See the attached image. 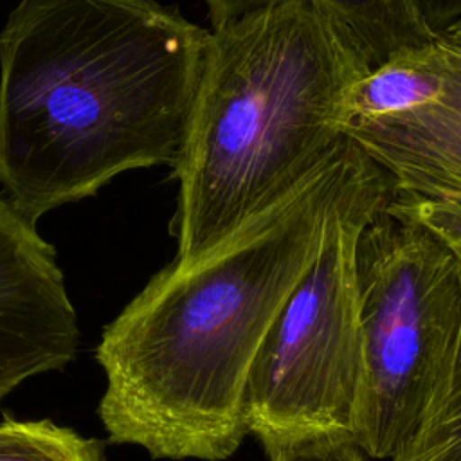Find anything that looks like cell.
<instances>
[{
	"instance_id": "cell-1",
	"label": "cell",
	"mask_w": 461,
	"mask_h": 461,
	"mask_svg": "<svg viewBox=\"0 0 461 461\" xmlns=\"http://www.w3.org/2000/svg\"><path fill=\"white\" fill-rule=\"evenodd\" d=\"M369 164L349 139L225 238L173 259L106 326L97 362L110 441L155 459L225 461L249 434L259 344L312 265L342 193Z\"/></svg>"
},
{
	"instance_id": "cell-2",
	"label": "cell",
	"mask_w": 461,
	"mask_h": 461,
	"mask_svg": "<svg viewBox=\"0 0 461 461\" xmlns=\"http://www.w3.org/2000/svg\"><path fill=\"white\" fill-rule=\"evenodd\" d=\"M211 31L157 0H20L0 32V191L32 223L175 167Z\"/></svg>"
},
{
	"instance_id": "cell-3",
	"label": "cell",
	"mask_w": 461,
	"mask_h": 461,
	"mask_svg": "<svg viewBox=\"0 0 461 461\" xmlns=\"http://www.w3.org/2000/svg\"><path fill=\"white\" fill-rule=\"evenodd\" d=\"M366 74L312 0H276L212 29L173 167L175 259L202 254L324 162Z\"/></svg>"
},
{
	"instance_id": "cell-4",
	"label": "cell",
	"mask_w": 461,
	"mask_h": 461,
	"mask_svg": "<svg viewBox=\"0 0 461 461\" xmlns=\"http://www.w3.org/2000/svg\"><path fill=\"white\" fill-rule=\"evenodd\" d=\"M360 389L353 439L391 459L412 439L461 328V256L387 203L357 243Z\"/></svg>"
},
{
	"instance_id": "cell-5",
	"label": "cell",
	"mask_w": 461,
	"mask_h": 461,
	"mask_svg": "<svg viewBox=\"0 0 461 461\" xmlns=\"http://www.w3.org/2000/svg\"><path fill=\"white\" fill-rule=\"evenodd\" d=\"M393 194L369 158L331 209L319 250L265 333L247 389L249 434L274 443L344 434L353 438L362 353L357 243Z\"/></svg>"
},
{
	"instance_id": "cell-6",
	"label": "cell",
	"mask_w": 461,
	"mask_h": 461,
	"mask_svg": "<svg viewBox=\"0 0 461 461\" xmlns=\"http://www.w3.org/2000/svg\"><path fill=\"white\" fill-rule=\"evenodd\" d=\"M77 317L54 247L0 191V400L74 360Z\"/></svg>"
},
{
	"instance_id": "cell-7",
	"label": "cell",
	"mask_w": 461,
	"mask_h": 461,
	"mask_svg": "<svg viewBox=\"0 0 461 461\" xmlns=\"http://www.w3.org/2000/svg\"><path fill=\"white\" fill-rule=\"evenodd\" d=\"M427 76L411 108L376 119H348L349 137L391 180L393 193L461 198V47L434 40L412 50Z\"/></svg>"
},
{
	"instance_id": "cell-8",
	"label": "cell",
	"mask_w": 461,
	"mask_h": 461,
	"mask_svg": "<svg viewBox=\"0 0 461 461\" xmlns=\"http://www.w3.org/2000/svg\"><path fill=\"white\" fill-rule=\"evenodd\" d=\"M367 72L434 38L411 0H312Z\"/></svg>"
},
{
	"instance_id": "cell-9",
	"label": "cell",
	"mask_w": 461,
	"mask_h": 461,
	"mask_svg": "<svg viewBox=\"0 0 461 461\" xmlns=\"http://www.w3.org/2000/svg\"><path fill=\"white\" fill-rule=\"evenodd\" d=\"M389 461H461V328L416 434Z\"/></svg>"
},
{
	"instance_id": "cell-10",
	"label": "cell",
	"mask_w": 461,
	"mask_h": 461,
	"mask_svg": "<svg viewBox=\"0 0 461 461\" xmlns=\"http://www.w3.org/2000/svg\"><path fill=\"white\" fill-rule=\"evenodd\" d=\"M0 461H103V447L49 420H4Z\"/></svg>"
},
{
	"instance_id": "cell-11",
	"label": "cell",
	"mask_w": 461,
	"mask_h": 461,
	"mask_svg": "<svg viewBox=\"0 0 461 461\" xmlns=\"http://www.w3.org/2000/svg\"><path fill=\"white\" fill-rule=\"evenodd\" d=\"M387 207L407 216L454 249H461V198H425L393 193Z\"/></svg>"
},
{
	"instance_id": "cell-12",
	"label": "cell",
	"mask_w": 461,
	"mask_h": 461,
	"mask_svg": "<svg viewBox=\"0 0 461 461\" xmlns=\"http://www.w3.org/2000/svg\"><path fill=\"white\" fill-rule=\"evenodd\" d=\"M270 461H366L351 436L322 434L288 439L265 447Z\"/></svg>"
},
{
	"instance_id": "cell-13",
	"label": "cell",
	"mask_w": 461,
	"mask_h": 461,
	"mask_svg": "<svg viewBox=\"0 0 461 461\" xmlns=\"http://www.w3.org/2000/svg\"><path fill=\"white\" fill-rule=\"evenodd\" d=\"M411 4L420 23L434 40L461 25V0H411Z\"/></svg>"
},
{
	"instance_id": "cell-14",
	"label": "cell",
	"mask_w": 461,
	"mask_h": 461,
	"mask_svg": "<svg viewBox=\"0 0 461 461\" xmlns=\"http://www.w3.org/2000/svg\"><path fill=\"white\" fill-rule=\"evenodd\" d=\"M276 0H205L211 14L212 29L223 25L225 22L238 18L245 13L259 9Z\"/></svg>"
},
{
	"instance_id": "cell-15",
	"label": "cell",
	"mask_w": 461,
	"mask_h": 461,
	"mask_svg": "<svg viewBox=\"0 0 461 461\" xmlns=\"http://www.w3.org/2000/svg\"><path fill=\"white\" fill-rule=\"evenodd\" d=\"M441 40H447V41H450V43H454V45L461 47V25L454 27L452 31H448Z\"/></svg>"
}]
</instances>
